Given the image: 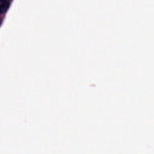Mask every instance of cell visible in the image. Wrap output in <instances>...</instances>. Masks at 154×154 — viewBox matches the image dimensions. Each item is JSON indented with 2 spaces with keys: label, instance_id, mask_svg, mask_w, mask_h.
<instances>
[{
  "label": "cell",
  "instance_id": "1",
  "mask_svg": "<svg viewBox=\"0 0 154 154\" xmlns=\"http://www.w3.org/2000/svg\"><path fill=\"white\" fill-rule=\"evenodd\" d=\"M10 6V1H3L0 4V13H4L7 11Z\"/></svg>",
  "mask_w": 154,
  "mask_h": 154
},
{
  "label": "cell",
  "instance_id": "2",
  "mask_svg": "<svg viewBox=\"0 0 154 154\" xmlns=\"http://www.w3.org/2000/svg\"><path fill=\"white\" fill-rule=\"evenodd\" d=\"M3 1H10V0H0V2H3Z\"/></svg>",
  "mask_w": 154,
  "mask_h": 154
}]
</instances>
